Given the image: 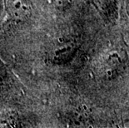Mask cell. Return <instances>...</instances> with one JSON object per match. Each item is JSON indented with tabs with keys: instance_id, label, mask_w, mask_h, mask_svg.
Here are the masks:
<instances>
[{
	"instance_id": "6da1fadb",
	"label": "cell",
	"mask_w": 129,
	"mask_h": 128,
	"mask_svg": "<svg viewBox=\"0 0 129 128\" xmlns=\"http://www.w3.org/2000/svg\"><path fill=\"white\" fill-rule=\"evenodd\" d=\"M7 10L14 19H24L30 13L28 0H6Z\"/></svg>"
}]
</instances>
